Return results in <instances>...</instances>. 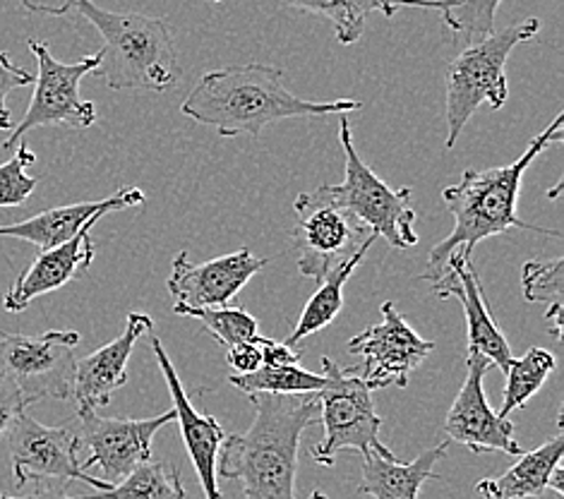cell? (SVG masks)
Here are the masks:
<instances>
[{
  "instance_id": "1",
  "label": "cell",
  "mask_w": 564,
  "mask_h": 499,
  "mask_svg": "<svg viewBox=\"0 0 564 499\" xmlns=\"http://www.w3.org/2000/svg\"><path fill=\"white\" fill-rule=\"evenodd\" d=\"M254 421L221 442L217 474L243 485L240 499H299V447L319 417L317 394H250Z\"/></svg>"
},
{
  "instance_id": "2",
  "label": "cell",
  "mask_w": 564,
  "mask_h": 499,
  "mask_svg": "<svg viewBox=\"0 0 564 499\" xmlns=\"http://www.w3.org/2000/svg\"><path fill=\"white\" fill-rule=\"evenodd\" d=\"M360 101H307L295 97L284 85V70L264 63L228 65L207 73L187 94L181 111L195 123L214 128L219 138L258 134L286 118L348 116L360 109Z\"/></svg>"
},
{
  "instance_id": "3",
  "label": "cell",
  "mask_w": 564,
  "mask_h": 499,
  "mask_svg": "<svg viewBox=\"0 0 564 499\" xmlns=\"http://www.w3.org/2000/svg\"><path fill=\"white\" fill-rule=\"evenodd\" d=\"M562 123L564 113H557L553 118V123H550L541 134H535L529 150L517 161H512V164L486 171L471 169L462 175L459 183L442 191V199L447 202L449 211L454 214V231L430 250L427 272L423 274V279L437 281L442 272H445V264L454 252H462L471 258L478 242L492 236H502L507 231H512V228L562 238L560 231H547V228L531 226L527 221H521L517 214L523 173H527V169L533 164V159L543 154L547 147L562 142Z\"/></svg>"
},
{
  "instance_id": "4",
  "label": "cell",
  "mask_w": 564,
  "mask_h": 499,
  "mask_svg": "<svg viewBox=\"0 0 564 499\" xmlns=\"http://www.w3.org/2000/svg\"><path fill=\"white\" fill-rule=\"evenodd\" d=\"M70 6L91 26H97L104 39L99 65L91 75L101 77L111 89L169 94L178 87L183 67L164 18L111 12L94 6L91 0H73Z\"/></svg>"
},
{
  "instance_id": "5",
  "label": "cell",
  "mask_w": 564,
  "mask_h": 499,
  "mask_svg": "<svg viewBox=\"0 0 564 499\" xmlns=\"http://www.w3.org/2000/svg\"><path fill=\"white\" fill-rule=\"evenodd\" d=\"M541 22L531 18L507 26L500 34L482 36L456 56L447 67V142L452 150L464 132L466 123L478 111V106L488 104L490 109H502L509 99V85L505 67L512 51L539 34Z\"/></svg>"
},
{
  "instance_id": "6",
  "label": "cell",
  "mask_w": 564,
  "mask_h": 499,
  "mask_svg": "<svg viewBox=\"0 0 564 499\" xmlns=\"http://www.w3.org/2000/svg\"><path fill=\"white\" fill-rule=\"evenodd\" d=\"M325 384L317 391L319 421L325 425V440L311 447V456L319 466H334L339 452H360L362 456L375 452L380 456H394L380 442L382 421L375 413L370 389L354 370H344L329 356L322 358Z\"/></svg>"
},
{
  "instance_id": "7",
  "label": "cell",
  "mask_w": 564,
  "mask_h": 499,
  "mask_svg": "<svg viewBox=\"0 0 564 499\" xmlns=\"http://www.w3.org/2000/svg\"><path fill=\"white\" fill-rule=\"evenodd\" d=\"M339 138L346 154L344 183L325 185L327 193L346 211H351L375 238H384L397 250L419 246V234L413 228L415 211L411 187L392 191V187L372 173V169L362 164V159L356 152L351 126H348L346 116H341L339 120Z\"/></svg>"
},
{
  "instance_id": "8",
  "label": "cell",
  "mask_w": 564,
  "mask_h": 499,
  "mask_svg": "<svg viewBox=\"0 0 564 499\" xmlns=\"http://www.w3.org/2000/svg\"><path fill=\"white\" fill-rule=\"evenodd\" d=\"M295 231L293 242L299 250L295 267L307 279L325 281L334 269L368 252L375 238L351 211H346L322 185L315 193H303L293 202Z\"/></svg>"
},
{
  "instance_id": "9",
  "label": "cell",
  "mask_w": 564,
  "mask_h": 499,
  "mask_svg": "<svg viewBox=\"0 0 564 499\" xmlns=\"http://www.w3.org/2000/svg\"><path fill=\"white\" fill-rule=\"evenodd\" d=\"M77 332L51 329L39 336L0 332V375L18 387L26 406L73 397Z\"/></svg>"
},
{
  "instance_id": "10",
  "label": "cell",
  "mask_w": 564,
  "mask_h": 499,
  "mask_svg": "<svg viewBox=\"0 0 564 499\" xmlns=\"http://www.w3.org/2000/svg\"><path fill=\"white\" fill-rule=\"evenodd\" d=\"M26 46H30L39 63V73L34 75V94L20 126L12 128V134L3 142V150L18 147L24 140V134L34 128L65 126L87 130L97 120V106L79 97V83L99 65V51L77 63H61L51 56L44 42L30 39Z\"/></svg>"
},
{
  "instance_id": "11",
  "label": "cell",
  "mask_w": 564,
  "mask_h": 499,
  "mask_svg": "<svg viewBox=\"0 0 564 499\" xmlns=\"http://www.w3.org/2000/svg\"><path fill=\"white\" fill-rule=\"evenodd\" d=\"M10 462L12 476H15L18 488H24L26 482H73L83 480L91 488L106 490L111 488L101 478L89 476L87 470L79 468V437L73 427H48L34 421L30 413H22L10 435Z\"/></svg>"
},
{
  "instance_id": "12",
  "label": "cell",
  "mask_w": 564,
  "mask_h": 499,
  "mask_svg": "<svg viewBox=\"0 0 564 499\" xmlns=\"http://www.w3.org/2000/svg\"><path fill=\"white\" fill-rule=\"evenodd\" d=\"M79 444L89 447V456L79 462V468L101 470V480L116 485L132 468L150 462L152 442L164 425L176 421V411H166L144 421L132 417H104L97 411L77 413Z\"/></svg>"
},
{
  "instance_id": "13",
  "label": "cell",
  "mask_w": 564,
  "mask_h": 499,
  "mask_svg": "<svg viewBox=\"0 0 564 499\" xmlns=\"http://www.w3.org/2000/svg\"><path fill=\"white\" fill-rule=\"evenodd\" d=\"M435 344L423 339L399 315L392 301L382 303V322L362 329L348 341V354L362 358L360 380L370 391L384 387H409L411 372L433 354Z\"/></svg>"
},
{
  "instance_id": "14",
  "label": "cell",
  "mask_w": 564,
  "mask_h": 499,
  "mask_svg": "<svg viewBox=\"0 0 564 499\" xmlns=\"http://www.w3.org/2000/svg\"><path fill=\"white\" fill-rule=\"evenodd\" d=\"M468 370L466 380L456 394L452 409L445 421V435L447 440L464 444L474 454H488V452H502L521 456L519 442L514 440V425L509 417H500L497 411L490 409V401L482 389V380L495 368L492 362L468 350Z\"/></svg>"
},
{
  "instance_id": "15",
  "label": "cell",
  "mask_w": 564,
  "mask_h": 499,
  "mask_svg": "<svg viewBox=\"0 0 564 499\" xmlns=\"http://www.w3.org/2000/svg\"><path fill=\"white\" fill-rule=\"evenodd\" d=\"M267 267L264 258L252 254L250 248L221 254L207 262H191L183 250L173 260V272L166 281L169 293L176 303L187 307H226L243 291L246 283Z\"/></svg>"
},
{
  "instance_id": "16",
  "label": "cell",
  "mask_w": 564,
  "mask_h": 499,
  "mask_svg": "<svg viewBox=\"0 0 564 499\" xmlns=\"http://www.w3.org/2000/svg\"><path fill=\"white\" fill-rule=\"evenodd\" d=\"M433 291L442 301L456 299L462 303L466 315L468 350H476V354L486 356L495 368H500L507 375L514 356L512 350H509L505 334L497 327L486 299H482L480 276L471 258L462 252H454L445 264V272L435 281Z\"/></svg>"
},
{
  "instance_id": "17",
  "label": "cell",
  "mask_w": 564,
  "mask_h": 499,
  "mask_svg": "<svg viewBox=\"0 0 564 499\" xmlns=\"http://www.w3.org/2000/svg\"><path fill=\"white\" fill-rule=\"evenodd\" d=\"M152 332V317L144 313H128L126 329L113 341L97 348L87 358L77 360L73 397L77 413L99 411L109 406L111 397L128 382V360L132 348L144 334Z\"/></svg>"
},
{
  "instance_id": "18",
  "label": "cell",
  "mask_w": 564,
  "mask_h": 499,
  "mask_svg": "<svg viewBox=\"0 0 564 499\" xmlns=\"http://www.w3.org/2000/svg\"><path fill=\"white\" fill-rule=\"evenodd\" d=\"M152 350L159 360V368L166 377V384L171 391V401H173V411H176V421L181 425V435L185 442V452L191 456V462L195 466V474L203 482V490L207 499H221L219 490V474H217V464H219V449L224 442V427L217 421V417L199 413L193 401L187 399L185 389L181 384V377L173 368V362L169 354L161 346L156 336H152Z\"/></svg>"
},
{
  "instance_id": "19",
  "label": "cell",
  "mask_w": 564,
  "mask_h": 499,
  "mask_svg": "<svg viewBox=\"0 0 564 499\" xmlns=\"http://www.w3.org/2000/svg\"><path fill=\"white\" fill-rule=\"evenodd\" d=\"M94 224L97 221H89L68 242H61V246L36 254V260L24 269L15 283H12V289L6 293L3 307L8 313H22L39 295L58 291L65 283L87 272L94 262V252H97V246H94L89 234Z\"/></svg>"
},
{
  "instance_id": "20",
  "label": "cell",
  "mask_w": 564,
  "mask_h": 499,
  "mask_svg": "<svg viewBox=\"0 0 564 499\" xmlns=\"http://www.w3.org/2000/svg\"><path fill=\"white\" fill-rule=\"evenodd\" d=\"M144 199L147 197L140 187H120L116 195L106 199L77 202V205L46 209L20 224L0 226V238H20L32 242L39 250H51L75 238L89 221H99L111 211L144 205Z\"/></svg>"
},
{
  "instance_id": "21",
  "label": "cell",
  "mask_w": 564,
  "mask_h": 499,
  "mask_svg": "<svg viewBox=\"0 0 564 499\" xmlns=\"http://www.w3.org/2000/svg\"><path fill=\"white\" fill-rule=\"evenodd\" d=\"M447 447L449 442H440L411 464H401L397 456L370 452L362 456V480L358 490L370 499H419L425 480H442V476L435 474V464L445 458Z\"/></svg>"
},
{
  "instance_id": "22",
  "label": "cell",
  "mask_w": 564,
  "mask_h": 499,
  "mask_svg": "<svg viewBox=\"0 0 564 499\" xmlns=\"http://www.w3.org/2000/svg\"><path fill=\"white\" fill-rule=\"evenodd\" d=\"M279 3L327 18L339 44L351 46L366 32V24L372 12H380L384 18H394L401 8L445 12L459 3V0H279Z\"/></svg>"
},
{
  "instance_id": "23",
  "label": "cell",
  "mask_w": 564,
  "mask_h": 499,
  "mask_svg": "<svg viewBox=\"0 0 564 499\" xmlns=\"http://www.w3.org/2000/svg\"><path fill=\"white\" fill-rule=\"evenodd\" d=\"M564 435L562 425L553 440L533 452H523L519 462L497 478H486L476 485V492L482 499H533L550 490V478L562 464Z\"/></svg>"
},
{
  "instance_id": "24",
  "label": "cell",
  "mask_w": 564,
  "mask_h": 499,
  "mask_svg": "<svg viewBox=\"0 0 564 499\" xmlns=\"http://www.w3.org/2000/svg\"><path fill=\"white\" fill-rule=\"evenodd\" d=\"M362 258H366V252H358L356 258L344 262L339 269H334V272L319 283V289L313 293V299L305 303L299 322H295L293 332L289 334V339L284 341L286 346L295 348L305 339V336L322 332L325 327H329L334 319H337V315L341 313V307H344L346 281L351 279V274L356 272V267L362 262Z\"/></svg>"
},
{
  "instance_id": "25",
  "label": "cell",
  "mask_w": 564,
  "mask_h": 499,
  "mask_svg": "<svg viewBox=\"0 0 564 499\" xmlns=\"http://www.w3.org/2000/svg\"><path fill=\"white\" fill-rule=\"evenodd\" d=\"M75 499H187V495L171 462H144L111 488Z\"/></svg>"
},
{
  "instance_id": "26",
  "label": "cell",
  "mask_w": 564,
  "mask_h": 499,
  "mask_svg": "<svg viewBox=\"0 0 564 499\" xmlns=\"http://www.w3.org/2000/svg\"><path fill=\"white\" fill-rule=\"evenodd\" d=\"M557 368V358L545 348L533 346L521 358H514L507 370V384L502 394V406L497 411L500 417H509V413L523 409L527 403L539 394L541 387L547 382L550 372Z\"/></svg>"
},
{
  "instance_id": "27",
  "label": "cell",
  "mask_w": 564,
  "mask_h": 499,
  "mask_svg": "<svg viewBox=\"0 0 564 499\" xmlns=\"http://www.w3.org/2000/svg\"><path fill=\"white\" fill-rule=\"evenodd\" d=\"M234 384L243 394H317L325 384V377L303 370L299 362L293 366H262L248 375H231Z\"/></svg>"
},
{
  "instance_id": "28",
  "label": "cell",
  "mask_w": 564,
  "mask_h": 499,
  "mask_svg": "<svg viewBox=\"0 0 564 499\" xmlns=\"http://www.w3.org/2000/svg\"><path fill=\"white\" fill-rule=\"evenodd\" d=\"M521 289L529 303H543L545 319L555 339H562V289H564V260H531L521 267Z\"/></svg>"
},
{
  "instance_id": "29",
  "label": "cell",
  "mask_w": 564,
  "mask_h": 499,
  "mask_svg": "<svg viewBox=\"0 0 564 499\" xmlns=\"http://www.w3.org/2000/svg\"><path fill=\"white\" fill-rule=\"evenodd\" d=\"M173 313L197 319L212 339H217L226 348L254 341L260 336V322L243 307H187L176 303L173 305Z\"/></svg>"
},
{
  "instance_id": "30",
  "label": "cell",
  "mask_w": 564,
  "mask_h": 499,
  "mask_svg": "<svg viewBox=\"0 0 564 499\" xmlns=\"http://www.w3.org/2000/svg\"><path fill=\"white\" fill-rule=\"evenodd\" d=\"M34 161L36 154L24 142H20L18 154L6 161V164H0V209L20 207L32 197L39 181L32 178L26 169H30Z\"/></svg>"
},
{
  "instance_id": "31",
  "label": "cell",
  "mask_w": 564,
  "mask_h": 499,
  "mask_svg": "<svg viewBox=\"0 0 564 499\" xmlns=\"http://www.w3.org/2000/svg\"><path fill=\"white\" fill-rule=\"evenodd\" d=\"M502 0H459L454 8L442 12V20L456 34L468 39L495 34V12Z\"/></svg>"
},
{
  "instance_id": "32",
  "label": "cell",
  "mask_w": 564,
  "mask_h": 499,
  "mask_svg": "<svg viewBox=\"0 0 564 499\" xmlns=\"http://www.w3.org/2000/svg\"><path fill=\"white\" fill-rule=\"evenodd\" d=\"M32 83H34V75L26 73L24 67L12 63L6 51H0V130L3 132L12 130V118H10V109H8L10 91H15V89L26 87Z\"/></svg>"
},
{
  "instance_id": "33",
  "label": "cell",
  "mask_w": 564,
  "mask_h": 499,
  "mask_svg": "<svg viewBox=\"0 0 564 499\" xmlns=\"http://www.w3.org/2000/svg\"><path fill=\"white\" fill-rule=\"evenodd\" d=\"M26 411V403L18 387L0 375V440H8L12 425Z\"/></svg>"
},
{
  "instance_id": "34",
  "label": "cell",
  "mask_w": 564,
  "mask_h": 499,
  "mask_svg": "<svg viewBox=\"0 0 564 499\" xmlns=\"http://www.w3.org/2000/svg\"><path fill=\"white\" fill-rule=\"evenodd\" d=\"M226 362L236 370V375H248L262 368V336L254 341L236 344L226 350Z\"/></svg>"
},
{
  "instance_id": "35",
  "label": "cell",
  "mask_w": 564,
  "mask_h": 499,
  "mask_svg": "<svg viewBox=\"0 0 564 499\" xmlns=\"http://www.w3.org/2000/svg\"><path fill=\"white\" fill-rule=\"evenodd\" d=\"M301 350L262 336V366H293V362L301 360Z\"/></svg>"
},
{
  "instance_id": "36",
  "label": "cell",
  "mask_w": 564,
  "mask_h": 499,
  "mask_svg": "<svg viewBox=\"0 0 564 499\" xmlns=\"http://www.w3.org/2000/svg\"><path fill=\"white\" fill-rule=\"evenodd\" d=\"M20 3L30 10V12H39V15H51V18H61L68 15L73 10V0H20Z\"/></svg>"
},
{
  "instance_id": "37",
  "label": "cell",
  "mask_w": 564,
  "mask_h": 499,
  "mask_svg": "<svg viewBox=\"0 0 564 499\" xmlns=\"http://www.w3.org/2000/svg\"><path fill=\"white\" fill-rule=\"evenodd\" d=\"M65 488H68V482H42L30 495H22V497L0 495V499H75V497L65 495Z\"/></svg>"
},
{
  "instance_id": "38",
  "label": "cell",
  "mask_w": 564,
  "mask_h": 499,
  "mask_svg": "<svg viewBox=\"0 0 564 499\" xmlns=\"http://www.w3.org/2000/svg\"><path fill=\"white\" fill-rule=\"evenodd\" d=\"M307 499H327V495L325 492H319V490H315L311 497H307Z\"/></svg>"
},
{
  "instance_id": "39",
  "label": "cell",
  "mask_w": 564,
  "mask_h": 499,
  "mask_svg": "<svg viewBox=\"0 0 564 499\" xmlns=\"http://www.w3.org/2000/svg\"><path fill=\"white\" fill-rule=\"evenodd\" d=\"M207 3H221V0H207Z\"/></svg>"
}]
</instances>
